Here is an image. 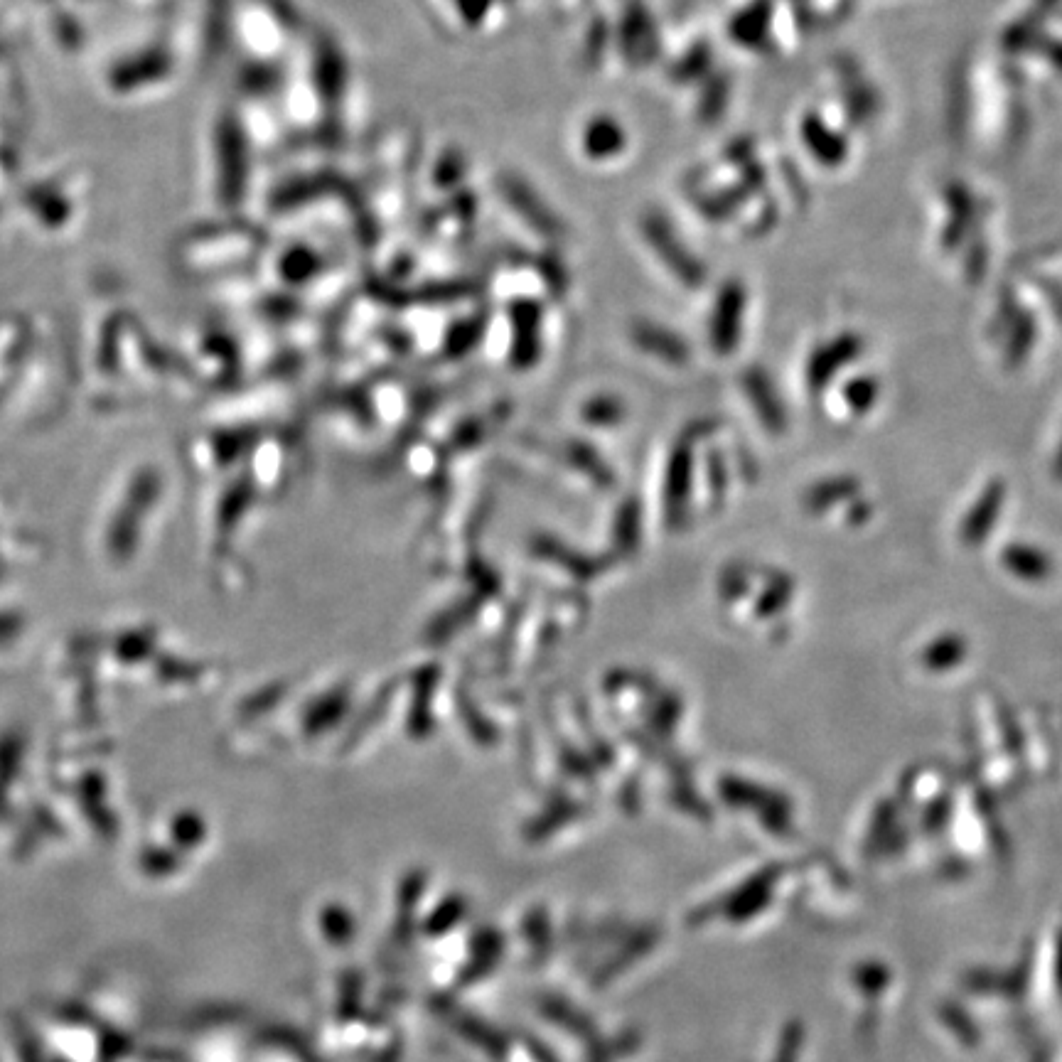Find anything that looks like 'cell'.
Returning a JSON list of instances; mask_svg holds the SVG:
<instances>
[{
    "mask_svg": "<svg viewBox=\"0 0 1062 1062\" xmlns=\"http://www.w3.org/2000/svg\"><path fill=\"white\" fill-rule=\"evenodd\" d=\"M581 153L588 160L595 163H605V160H613L615 155L625 153L627 138L625 131L613 116H593L590 121L583 123L581 128Z\"/></svg>",
    "mask_w": 1062,
    "mask_h": 1062,
    "instance_id": "6da1fadb",
    "label": "cell"
}]
</instances>
